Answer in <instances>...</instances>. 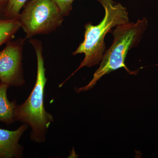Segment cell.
Wrapping results in <instances>:
<instances>
[{"label":"cell","mask_w":158,"mask_h":158,"mask_svg":"<svg viewBox=\"0 0 158 158\" xmlns=\"http://www.w3.org/2000/svg\"><path fill=\"white\" fill-rule=\"evenodd\" d=\"M104 9L103 19L98 24L93 25L91 23L85 25L84 40L72 55L83 54L85 58L78 68L59 86L62 87L71 77L81 69L91 67L100 63L105 52V38L113 28L130 22L127 9L120 3L113 0H97Z\"/></svg>","instance_id":"obj_1"},{"label":"cell","mask_w":158,"mask_h":158,"mask_svg":"<svg viewBox=\"0 0 158 158\" xmlns=\"http://www.w3.org/2000/svg\"><path fill=\"white\" fill-rule=\"evenodd\" d=\"M36 52L37 59V74L36 83L28 98L22 105H17L15 119L31 127L30 138L38 143L44 142L48 130L54 117L44 109V88L46 84V69L44 67L43 48L40 40H29Z\"/></svg>","instance_id":"obj_2"},{"label":"cell","mask_w":158,"mask_h":158,"mask_svg":"<svg viewBox=\"0 0 158 158\" xmlns=\"http://www.w3.org/2000/svg\"><path fill=\"white\" fill-rule=\"evenodd\" d=\"M148 26L147 19L143 18L135 23L130 22L117 26L112 30L110 33L113 37V43L105 52L99 67L89 84L77 89V92L79 93L90 90L102 77L119 69L124 68L130 74H135L137 71L130 70L125 61L128 52L139 44Z\"/></svg>","instance_id":"obj_3"},{"label":"cell","mask_w":158,"mask_h":158,"mask_svg":"<svg viewBox=\"0 0 158 158\" xmlns=\"http://www.w3.org/2000/svg\"><path fill=\"white\" fill-rule=\"evenodd\" d=\"M23 8L18 19L26 33L25 39L50 34L64 21V16L52 0H28Z\"/></svg>","instance_id":"obj_4"},{"label":"cell","mask_w":158,"mask_h":158,"mask_svg":"<svg viewBox=\"0 0 158 158\" xmlns=\"http://www.w3.org/2000/svg\"><path fill=\"white\" fill-rule=\"evenodd\" d=\"M25 40L22 38L11 40L0 51V83L9 87H20L24 84L22 61Z\"/></svg>","instance_id":"obj_5"},{"label":"cell","mask_w":158,"mask_h":158,"mask_svg":"<svg viewBox=\"0 0 158 158\" xmlns=\"http://www.w3.org/2000/svg\"><path fill=\"white\" fill-rule=\"evenodd\" d=\"M28 127L23 123L15 131L0 128V158L22 157L23 148L19 142Z\"/></svg>","instance_id":"obj_6"},{"label":"cell","mask_w":158,"mask_h":158,"mask_svg":"<svg viewBox=\"0 0 158 158\" xmlns=\"http://www.w3.org/2000/svg\"><path fill=\"white\" fill-rule=\"evenodd\" d=\"M9 86L0 83V121L6 125H11L15 119V111L17 104L16 101L10 102L7 96Z\"/></svg>","instance_id":"obj_7"},{"label":"cell","mask_w":158,"mask_h":158,"mask_svg":"<svg viewBox=\"0 0 158 158\" xmlns=\"http://www.w3.org/2000/svg\"><path fill=\"white\" fill-rule=\"evenodd\" d=\"M20 28L18 19L0 18V47L12 40Z\"/></svg>","instance_id":"obj_8"},{"label":"cell","mask_w":158,"mask_h":158,"mask_svg":"<svg viewBox=\"0 0 158 158\" xmlns=\"http://www.w3.org/2000/svg\"><path fill=\"white\" fill-rule=\"evenodd\" d=\"M28 1L8 0L1 18L6 19H18L21 10Z\"/></svg>","instance_id":"obj_9"},{"label":"cell","mask_w":158,"mask_h":158,"mask_svg":"<svg viewBox=\"0 0 158 158\" xmlns=\"http://www.w3.org/2000/svg\"><path fill=\"white\" fill-rule=\"evenodd\" d=\"M59 8L64 17L70 14L73 9V2L75 0H52Z\"/></svg>","instance_id":"obj_10"},{"label":"cell","mask_w":158,"mask_h":158,"mask_svg":"<svg viewBox=\"0 0 158 158\" xmlns=\"http://www.w3.org/2000/svg\"><path fill=\"white\" fill-rule=\"evenodd\" d=\"M8 0H0V18L2 17L3 11L7 5Z\"/></svg>","instance_id":"obj_11"}]
</instances>
